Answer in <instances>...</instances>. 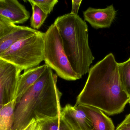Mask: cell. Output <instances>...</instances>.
<instances>
[{
    "instance_id": "obj_11",
    "label": "cell",
    "mask_w": 130,
    "mask_h": 130,
    "mask_svg": "<svg viewBox=\"0 0 130 130\" xmlns=\"http://www.w3.org/2000/svg\"><path fill=\"white\" fill-rule=\"evenodd\" d=\"M38 32L37 30L32 27L17 25L10 32L0 37V55L16 42L34 35Z\"/></svg>"
},
{
    "instance_id": "obj_20",
    "label": "cell",
    "mask_w": 130,
    "mask_h": 130,
    "mask_svg": "<svg viewBox=\"0 0 130 130\" xmlns=\"http://www.w3.org/2000/svg\"><path fill=\"white\" fill-rule=\"evenodd\" d=\"M116 130H130V113L117 127Z\"/></svg>"
},
{
    "instance_id": "obj_21",
    "label": "cell",
    "mask_w": 130,
    "mask_h": 130,
    "mask_svg": "<svg viewBox=\"0 0 130 130\" xmlns=\"http://www.w3.org/2000/svg\"><path fill=\"white\" fill-rule=\"evenodd\" d=\"M82 1H72V10L70 13L73 14L78 15L79 7L82 3Z\"/></svg>"
},
{
    "instance_id": "obj_8",
    "label": "cell",
    "mask_w": 130,
    "mask_h": 130,
    "mask_svg": "<svg viewBox=\"0 0 130 130\" xmlns=\"http://www.w3.org/2000/svg\"><path fill=\"white\" fill-rule=\"evenodd\" d=\"M61 115L73 130H93L92 122L78 105H66L62 108Z\"/></svg>"
},
{
    "instance_id": "obj_19",
    "label": "cell",
    "mask_w": 130,
    "mask_h": 130,
    "mask_svg": "<svg viewBox=\"0 0 130 130\" xmlns=\"http://www.w3.org/2000/svg\"><path fill=\"white\" fill-rule=\"evenodd\" d=\"M19 130H42L41 121L33 119L27 125Z\"/></svg>"
},
{
    "instance_id": "obj_16",
    "label": "cell",
    "mask_w": 130,
    "mask_h": 130,
    "mask_svg": "<svg viewBox=\"0 0 130 130\" xmlns=\"http://www.w3.org/2000/svg\"><path fill=\"white\" fill-rule=\"evenodd\" d=\"M32 6V13L30 18V26L34 30H39L45 22L48 15L43 11L37 5L29 2Z\"/></svg>"
},
{
    "instance_id": "obj_1",
    "label": "cell",
    "mask_w": 130,
    "mask_h": 130,
    "mask_svg": "<svg viewBox=\"0 0 130 130\" xmlns=\"http://www.w3.org/2000/svg\"><path fill=\"white\" fill-rule=\"evenodd\" d=\"M129 99L121 83L118 63L110 53L91 67L75 105L94 107L111 116L123 112Z\"/></svg>"
},
{
    "instance_id": "obj_2",
    "label": "cell",
    "mask_w": 130,
    "mask_h": 130,
    "mask_svg": "<svg viewBox=\"0 0 130 130\" xmlns=\"http://www.w3.org/2000/svg\"><path fill=\"white\" fill-rule=\"evenodd\" d=\"M57 79L48 66L16 105L12 130H20L33 119L42 121L61 116L62 94L57 87Z\"/></svg>"
},
{
    "instance_id": "obj_10",
    "label": "cell",
    "mask_w": 130,
    "mask_h": 130,
    "mask_svg": "<svg viewBox=\"0 0 130 130\" xmlns=\"http://www.w3.org/2000/svg\"><path fill=\"white\" fill-rule=\"evenodd\" d=\"M48 67L45 64L25 70L20 75L18 83L17 104L25 92L38 81Z\"/></svg>"
},
{
    "instance_id": "obj_9",
    "label": "cell",
    "mask_w": 130,
    "mask_h": 130,
    "mask_svg": "<svg viewBox=\"0 0 130 130\" xmlns=\"http://www.w3.org/2000/svg\"><path fill=\"white\" fill-rule=\"evenodd\" d=\"M0 15L16 24L25 23L30 14L17 0H0Z\"/></svg>"
},
{
    "instance_id": "obj_5",
    "label": "cell",
    "mask_w": 130,
    "mask_h": 130,
    "mask_svg": "<svg viewBox=\"0 0 130 130\" xmlns=\"http://www.w3.org/2000/svg\"><path fill=\"white\" fill-rule=\"evenodd\" d=\"M44 61L46 65L64 80L73 81L81 79L71 67L58 30L54 23L44 33Z\"/></svg>"
},
{
    "instance_id": "obj_4",
    "label": "cell",
    "mask_w": 130,
    "mask_h": 130,
    "mask_svg": "<svg viewBox=\"0 0 130 130\" xmlns=\"http://www.w3.org/2000/svg\"><path fill=\"white\" fill-rule=\"evenodd\" d=\"M44 33H37L16 42L0 55V59L21 71L39 66L44 61Z\"/></svg>"
},
{
    "instance_id": "obj_3",
    "label": "cell",
    "mask_w": 130,
    "mask_h": 130,
    "mask_svg": "<svg viewBox=\"0 0 130 130\" xmlns=\"http://www.w3.org/2000/svg\"><path fill=\"white\" fill-rule=\"evenodd\" d=\"M54 24L71 67L81 78L88 73L95 59L89 44L88 25L78 15L70 13L58 17Z\"/></svg>"
},
{
    "instance_id": "obj_22",
    "label": "cell",
    "mask_w": 130,
    "mask_h": 130,
    "mask_svg": "<svg viewBox=\"0 0 130 130\" xmlns=\"http://www.w3.org/2000/svg\"><path fill=\"white\" fill-rule=\"evenodd\" d=\"M3 106H4V105H3L1 104H0V111H1L2 108V107H3Z\"/></svg>"
},
{
    "instance_id": "obj_12",
    "label": "cell",
    "mask_w": 130,
    "mask_h": 130,
    "mask_svg": "<svg viewBox=\"0 0 130 130\" xmlns=\"http://www.w3.org/2000/svg\"><path fill=\"white\" fill-rule=\"evenodd\" d=\"M93 124L92 130H115V127L112 120L98 108L79 105Z\"/></svg>"
},
{
    "instance_id": "obj_17",
    "label": "cell",
    "mask_w": 130,
    "mask_h": 130,
    "mask_svg": "<svg viewBox=\"0 0 130 130\" xmlns=\"http://www.w3.org/2000/svg\"><path fill=\"white\" fill-rule=\"evenodd\" d=\"M29 2H31L37 5L47 15L49 14L53 10L55 5L58 2V0H43L36 1L29 0Z\"/></svg>"
},
{
    "instance_id": "obj_13",
    "label": "cell",
    "mask_w": 130,
    "mask_h": 130,
    "mask_svg": "<svg viewBox=\"0 0 130 130\" xmlns=\"http://www.w3.org/2000/svg\"><path fill=\"white\" fill-rule=\"evenodd\" d=\"M17 99L5 104L0 111V130H12Z\"/></svg>"
},
{
    "instance_id": "obj_7",
    "label": "cell",
    "mask_w": 130,
    "mask_h": 130,
    "mask_svg": "<svg viewBox=\"0 0 130 130\" xmlns=\"http://www.w3.org/2000/svg\"><path fill=\"white\" fill-rule=\"evenodd\" d=\"M116 14L113 4L104 8L90 7L83 12L85 20L95 29L110 27L115 19Z\"/></svg>"
},
{
    "instance_id": "obj_14",
    "label": "cell",
    "mask_w": 130,
    "mask_h": 130,
    "mask_svg": "<svg viewBox=\"0 0 130 130\" xmlns=\"http://www.w3.org/2000/svg\"><path fill=\"white\" fill-rule=\"evenodd\" d=\"M118 69L121 85L130 98V57L125 62L118 63Z\"/></svg>"
},
{
    "instance_id": "obj_18",
    "label": "cell",
    "mask_w": 130,
    "mask_h": 130,
    "mask_svg": "<svg viewBox=\"0 0 130 130\" xmlns=\"http://www.w3.org/2000/svg\"><path fill=\"white\" fill-rule=\"evenodd\" d=\"M17 25L0 15V37L13 29Z\"/></svg>"
},
{
    "instance_id": "obj_23",
    "label": "cell",
    "mask_w": 130,
    "mask_h": 130,
    "mask_svg": "<svg viewBox=\"0 0 130 130\" xmlns=\"http://www.w3.org/2000/svg\"><path fill=\"white\" fill-rule=\"evenodd\" d=\"M129 103L130 105V98L129 101Z\"/></svg>"
},
{
    "instance_id": "obj_15",
    "label": "cell",
    "mask_w": 130,
    "mask_h": 130,
    "mask_svg": "<svg viewBox=\"0 0 130 130\" xmlns=\"http://www.w3.org/2000/svg\"><path fill=\"white\" fill-rule=\"evenodd\" d=\"M41 121L42 130H73L61 116Z\"/></svg>"
},
{
    "instance_id": "obj_6",
    "label": "cell",
    "mask_w": 130,
    "mask_h": 130,
    "mask_svg": "<svg viewBox=\"0 0 130 130\" xmlns=\"http://www.w3.org/2000/svg\"><path fill=\"white\" fill-rule=\"evenodd\" d=\"M21 71L13 64L0 59V104L4 105L17 99Z\"/></svg>"
}]
</instances>
